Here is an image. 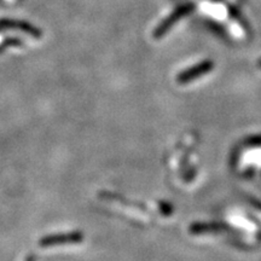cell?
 <instances>
[{"label":"cell","instance_id":"1","mask_svg":"<svg viewBox=\"0 0 261 261\" xmlns=\"http://www.w3.org/2000/svg\"><path fill=\"white\" fill-rule=\"evenodd\" d=\"M190 9H191V6L185 5V6H181V8H179L175 12H173V14L169 16L167 19H165V21H163L162 23L160 24V27L158 28V31H156V35H158V37H160V35H162L163 33L167 32L168 29L172 27L173 24L177 23L179 18H181L182 16H185L187 14H189Z\"/></svg>","mask_w":261,"mask_h":261},{"label":"cell","instance_id":"2","mask_svg":"<svg viewBox=\"0 0 261 261\" xmlns=\"http://www.w3.org/2000/svg\"><path fill=\"white\" fill-rule=\"evenodd\" d=\"M207 67H208V65L202 64V65H200V67L196 68V69L190 70V71H187V73H185V74H182V76H185V80H187L188 77L194 76V75H197V74H200V73H204V71L208 69Z\"/></svg>","mask_w":261,"mask_h":261},{"label":"cell","instance_id":"3","mask_svg":"<svg viewBox=\"0 0 261 261\" xmlns=\"http://www.w3.org/2000/svg\"><path fill=\"white\" fill-rule=\"evenodd\" d=\"M260 65H261V62H260Z\"/></svg>","mask_w":261,"mask_h":261}]
</instances>
